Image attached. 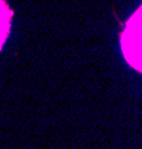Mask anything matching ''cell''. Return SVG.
Segmentation results:
<instances>
[{"label":"cell","instance_id":"cell-2","mask_svg":"<svg viewBox=\"0 0 142 149\" xmlns=\"http://www.w3.org/2000/svg\"><path fill=\"white\" fill-rule=\"evenodd\" d=\"M13 10L9 8L6 0H0V50L3 49L6 40L10 34Z\"/></svg>","mask_w":142,"mask_h":149},{"label":"cell","instance_id":"cell-1","mask_svg":"<svg viewBox=\"0 0 142 149\" xmlns=\"http://www.w3.org/2000/svg\"><path fill=\"white\" fill-rule=\"evenodd\" d=\"M120 46L126 62L142 72V5L126 21L125 30L120 34Z\"/></svg>","mask_w":142,"mask_h":149}]
</instances>
